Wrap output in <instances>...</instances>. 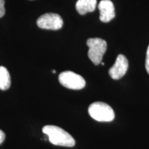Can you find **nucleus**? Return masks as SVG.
Listing matches in <instances>:
<instances>
[{"label":"nucleus","instance_id":"nucleus-6","mask_svg":"<svg viewBox=\"0 0 149 149\" xmlns=\"http://www.w3.org/2000/svg\"><path fill=\"white\" fill-rule=\"evenodd\" d=\"M128 68V59L124 55H119L113 66L109 69V75L113 79H120L125 75Z\"/></svg>","mask_w":149,"mask_h":149},{"label":"nucleus","instance_id":"nucleus-2","mask_svg":"<svg viewBox=\"0 0 149 149\" xmlns=\"http://www.w3.org/2000/svg\"><path fill=\"white\" fill-rule=\"evenodd\" d=\"M90 116L98 122H112L115 119L113 109L104 102H97L91 104L88 108Z\"/></svg>","mask_w":149,"mask_h":149},{"label":"nucleus","instance_id":"nucleus-13","mask_svg":"<svg viewBox=\"0 0 149 149\" xmlns=\"http://www.w3.org/2000/svg\"><path fill=\"white\" fill-rule=\"evenodd\" d=\"M52 72H53V73H55L56 70H52Z\"/></svg>","mask_w":149,"mask_h":149},{"label":"nucleus","instance_id":"nucleus-9","mask_svg":"<svg viewBox=\"0 0 149 149\" xmlns=\"http://www.w3.org/2000/svg\"><path fill=\"white\" fill-rule=\"evenodd\" d=\"M11 79L8 70L3 66H0V90L6 91L10 86Z\"/></svg>","mask_w":149,"mask_h":149},{"label":"nucleus","instance_id":"nucleus-14","mask_svg":"<svg viewBox=\"0 0 149 149\" xmlns=\"http://www.w3.org/2000/svg\"><path fill=\"white\" fill-rule=\"evenodd\" d=\"M101 64H102V65H104V62H101Z\"/></svg>","mask_w":149,"mask_h":149},{"label":"nucleus","instance_id":"nucleus-1","mask_svg":"<svg viewBox=\"0 0 149 149\" xmlns=\"http://www.w3.org/2000/svg\"><path fill=\"white\" fill-rule=\"evenodd\" d=\"M42 131L48 137L51 144L56 146L73 147L75 145V140L68 132L59 126L47 125L44 126Z\"/></svg>","mask_w":149,"mask_h":149},{"label":"nucleus","instance_id":"nucleus-5","mask_svg":"<svg viewBox=\"0 0 149 149\" xmlns=\"http://www.w3.org/2000/svg\"><path fill=\"white\" fill-rule=\"evenodd\" d=\"M37 24L40 29L57 31L62 27L63 20L58 14L46 13L37 19Z\"/></svg>","mask_w":149,"mask_h":149},{"label":"nucleus","instance_id":"nucleus-12","mask_svg":"<svg viewBox=\"0 0 149 149\" xmlns=\"http://www.w3.org/2000/svg\"><path fill=\"white\" fill-rule=\"evenodd\" d=\"M5 137H6L5 133H3L2 130H0V144H1V143H2L3 141H4Z\"/></svg>","mask_w":149,"mask_h":149},{"label":"nucleus","instance_id":"nucleus-10","mask_svg":"<svg viewBox=\"0 0 149 149\" xmlns=\"http://www.w3.org/2000/svg\"><path fill=\"white\" fill-rule=\"evenodd\" d=\"M5 1L4 0H0V18L2 17L5 14Z\"/></svg>","mask_w":149,"mask_h":149},{"label":"nucleus","instance_id":"nucleus-3","mask_svg":"<svg viewBox=\"0 0 149 149\" xmlns=\"http://www.w3.org/2000/svg\"><path fill=\"white\" fill-rule=\"evenodd\" d=\"M86 44L89 48V59L96 66L101 64L103 56L107 51V42L101 38H90L87 40Z\"/></svg>","mask_w":149,"mask_h":149},{"label":"nucleus","instance_id":"nucleus-7","mask_svg":"<svg viewBox=\"0 0 149 149\" xmlns=\"http://www.w3.org/2000/svg\"><path fill=\"white\" fill-rule=\"evenodd\" d=\"M100 19L102 22H109L115 17V7L111 0H102L98 5Z\"/></svg>","mask_w":149,"mask_h":149},{"label":"nucleus","instance_id":"nucleus-4","mask_svg":"<svg viewBox=\"0 0 149 149\" xmlns=\"http://www.w3.org/2000/svg\"><path fill=\"white\" fill-rule=\"evenodd\" d=\"M59 81L63 86L72 90H80L86 86V81L83 77L70 70L59 74Z\"/></svg>","mask_w":149,"mask_h":149},{"label":"nucleus","instance_id":"nucleus-11","mask_svg":"<svg viewBox=\"0 0 149 149\" xmlns=\"http://www.w3.org/2000/svg\"><path fill=\"white\" fill-rule=\"evenodd\" d=\"M145 67H146V71L149 74V45L146 51V63H145Z\"/></svg>","mask_w":149,"mask_h":149},{"label":"nucleus","instance_id":"nucleus-8","mask_svg":"<svg viewBox=\"0 0 149 149\" xmlns=\"http://www.w3.org/2000/svg\"><path fill=\"white\" fill-rule=\"evenodd\" d=\"M97 0H78L76 3V10L78 13L84 15L87 13L93 12L95 10Z\"/></svg>","mask_w":149,"mask_h":149}]
</instances>
